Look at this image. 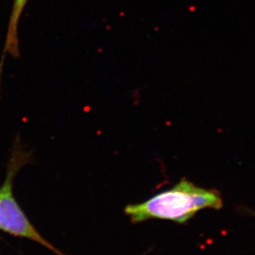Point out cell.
Wrapping results in <instances>:
<instances>
[{
	"label": "cell",
	"instance_id": "1",
	"mask_svg": "<svg viewBox=\"0 0 255 255\" xmlns=\"http://www.w3.org/2000/svg\"><path fill=\"white\" fill-rule=\"evenodd\" d=\"M222 206L223 200L219 191L202 188L182 179L171 189L162 191L147 201L128 205L124 211L133 224L149 220L185 224L200 211L221 210Z\"/></svg>",
	"mask_w": 255,
	"mask_h": 255
},
{
	"label": "cell",
	"instance_id": "2",
	"mask_svg": "<svg viewBox=\"0 0 255 255\" xmlns=\"http://www.w3.org/2000/svg\"><path fill=\"white\" fill-rule=\"evenodd\" d=\"M32 160V153L25 151L17 136L7 163V174L0 187V231L11 236L27 239L42 245L57 255H66L47 241L35 228L16 201L12 186L15 177L24 165Z\"/></svg>",
	"mask_w": 255,
	"mask_h": 255
},
{
	"label": "cell",
	"instance_id": "3",
	"mask_svg": "<svg viewBox=\"0 0 255 255\" xmlns=\"http://www.w3.org/2000/svg\"><path fill=\"white\" fill-rule=\"evenodd\" d=\"M28 0H14L12 6V13L10 17L8 30H7V37L5 42L4 50L2 52V57L0 63V76L2 71V63L4 59L5 53L7 52L13 58L19 57V46H18V38H17V24L19 22L20 17L22 15L25 5Z\"/></svg>",
	"mask_w": 255,
	"mask_h": 255
},
{
	"label": "cell",
	"instance_id": "4",
	"mask_svg": "<svg viewBox=\"0 0 255 255\" xmlns=\"http://www.w3.org/2000/svg\"><path fill=\"white\" fill-rule=\"evenodd\" d=\"M246 211H248L249 213L251 214V215H252V216H255V211H251V210H247V209H246Z\"/></svg>",
	"mask_w": 255,
	"mask_h": 255
}]
</instances>
